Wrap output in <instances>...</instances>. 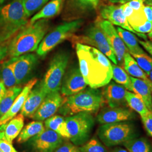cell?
<instances>
[{
    "label": "cell",
    "mask_w": 152,
    "mask_h": 152,
    "mask_svg": "<svg viewBox=\"0 0 152 152\" xmlns=\"http://www.w3.org/2000/svg\"><path fill=\"white\" fill-rule=\"evenodd\" d=\"M76 53L80 69L89 87H103L112 79V66L108 58L91 46L77 44Z\"/></svg>",
    "instance_id": "1"
},
{
    "label": "cell",
    "mask_w": 152,
    "mask_h": 152,
    "mask_svg": "<svg viewBox=\"0 0 152 152\" xmlns=\"http://www.w3.org/2000/svg\"><path fill=\"white\" fill-rule=\"evenodd\" d=\"M49 21L41 19L26 24L10 41L7 54L11 58L27 54L37 50L49 29Z\"/></svg>",
    "instance_id": "2"
},
{
    "label": "cell",
    "mask_w": 152,
    "mask_h": 152,
    "mask_svg": "<svg viewBox=\"0 0 152 152\" xmlns=\"http://www.w3.org/2000/svg\"><path fill=\"white\" fill-rule=\"evenodd\" d=\"M105 101L102 92L98 88H88L65 98L58 110L59 113L69 117L82 112L96 113Z\"/></svg>",
    "instance_id": "3"
},
{
    "label": "cell",
    "mask_w": 152,
    "mask_h": 152,
    "mask_svg": "<svg viewBox=\"0 0 152 152\" xmlns=\"http://www.w3.org/2000/svg\"><path fill=\"white\" fill-rule=\"evenodd\" d=\"M23 0H12L0 7V44L12 38L28 24Z\"/></svg>",
    "instance_id": "4"
},
{
    "label": "cell",
    "mask_w": 152,
    "mask_h": 152,
    "mask_svg": "<svg viewBox=\"0 0 152 152\" xmlns=\"http://www.w3.org/2000/svg\"><path fill=\"white\" fill-rule=\"evenodd\" d=\"M69 140L76 146L86 143L91 135L95 118L91 113L82 112L65 117Z\"/></svg>",
    "instance_id": "5"
},
{
    "label": "cell",
    "mask_w": 152,
    "mask_h": 152,
    "mask_svg": "<svg viewBox=\"0 0 152 152\" xmlns=\"http://www.w3.org/2000/svg\"><path fill=\"white\" fill-rule=\"evenodd\" d=\"M98 135L107 147L123 144L137 136L134 125L127 121L102 125L98 129Z\"/></svg>",
    "instance_id": "6"
},
{
    "label": "cell",
    "mask_w": 152,
    "mask_h": 152,
    "mask_svg": "<svg viewBox=\"0 0 152 152\" xmlns=\"http://www.w3.org/2000/svg\"><path fill=\"white\" fill-rule=\"evenodd\" d=\"M83 24L82 19L66 22L55 28L44 37L37 49V54L44 56L65 39L72 38Z\"/></svg>",
    "instance_id": "7"
},
{
    "label": "cell",
    "mask_w": 152,
    "mask_h": 152,
    "mask_svg": "<svg viewBox=\"0 0 152 152\" xmlns=\"http://www.w3.org/2000/svg\"><path fill=\"white\" fill-rule=\"evenodd\" d=\"M69 55L65 52H59L51 61L44 79L41 81L44 91L48 94L59 91L68 63Z\"/></svg>",
    "instance_id": "8"
},
{
    "label": "cell",
    "mask_w": 152,
    "mask_h": 152,
    "mask_svg": "<svg viewBox=\"0 0 152 152\" xmlns=\"http://www.w3.org/2000/svg\"><path fill=\"white\" fill-rule=\"evenodd\" d=\"M72 42L75 44H81L91 46L99 50L111 60L113 63L117 65L118 61L108 41L103 30L98 23L87 29L85 34L82 36H73Z\"/></svg>",
    "instance_id": "9"
},
{
    "label": "cell",
    "mask_w": 152,
    "mask_h": 152,
    "mask_svg": "<svg viewBox=\"0 0 152 152\" xmlns=\"http://www.w3.org/2000/svg\"><path fill=\"white\" fill-rule=\"evenodd\" d=\"M10 60L17 85H23L29 81L38 62L37 56L33 54H26L12 57Z\"/></svg>",
    "instance_id": "10"
},
{
    "label": "cell",
    "mask_w": 152,
    "mask_h": 152,
    "mask_svg": "<svg viewBox=\"0 0 152 152\" xmlns=\"http://www.w3.org/2000/svg\"><path fill=\"white\" fill-rule=\"evenodd\" d=\"M64 139L54 131L45 128L38 135L31 138L28 143L35 152H54Z\"/></svg>",
    "instance_id": "11"
},
{
    "label": "cell",
    "mask_w": 152,
    "mask_h": 152,
    "mask_svg": "<svg viewBox=\"0 0 152 152\" xmlns=\"http://www.w3.org/2000/svg\"><path fill=\"white\" fill-rule=\"evenodd\" d=\"M97 23L103 30L108 41L113 53L116 56L118 63L123 64L125 55L129 53L125 43L118 34L114 26L108 20H99Z\"/></svg>",
    "instance_id": "12"
},
{
    "label": "cell",
    "mask_w": 152,
    "mask_h": 152,
    "mask_svg": "<svg viewBox=\"0 0 152 152\" xmlns=\"http://www.w3.org/2000/svg\"><path fill=\"white\" fill-rule=\"evenodd\" d=\"M100 14L102 18L111 23L113 25L119 26L127 30L141 38H143L145 41H147V36L145 34L136 32L131 28L124 14L121 5L104 6L100 9Z\"/></svg>",
    "instance_id": "13"
},
{
    "label": "cell",
    "mask_w": 152,
    "mask_h": 152,
    "mask_svg": "<svg viewBox=\"0 0 152 152\" xmlns=\"http://www.w3.org/2000/svg\"><path fill=\"white\" fill-rule=\"evenodd\" d=\"M63 98L59 91L48 94L32 117L34 121H42L55 115L64 103Z\"/></svg>",
    "instance_id": "14"
},
{
    "label": "cell",
    "mask_w": 152,
    "mask_h": 152,
    "mask_svg": "<svg viewBox=\"0 0 152 152\" xmlns=\"http://www.w3.org/2000/svg\"><path fill=\"white\" fill-rule=\"evenodd\" d=\"M135 117L131 109L127 107H106L98 113L96 121L101 125L128 121Z\"/></svg>",
    "instance_id": "15"
},
{
    "label": "cell",
    "mask_w": 152,
    "mask_h": 152,
    "mask_svg": "<svg viewBox=\"0 0 152 152\" xmlns=\"http://www.w3.org/2000/svg\"><path fill=\"white\" fill-rule=\"evenodd\" d=\"M87 86L80 69L75 67L69 71L63 79L61 92L65 96H69L81 91Z\"/></svg>",
    "instance_id": "16"
},
{
    "label": "cell",
    "mask_w": 152,
    "mask_h": 152,
    "mask_svg": "<svg viewBox=\"0 0 152 152\" xmlns=\"http://www.w3.org/2000/svg\"><path fill=\"white\" fill-rule=\"evenodd\" d=\"M127 90L123 86L110 82L105 86L102 92L104 101L110 107H127L126 94Z\"/></svg>",
    "instance_id": "17"
},
{
    "label": "cell",
    "mask_w": 152,
    "mask_h": 152,
    "mask_svg": "<svg viewBox=\"0 0 152 152\" xmlns=\"http://www.w3.org/2000/svg\"><path fill=\"white\" fill-rule=\"evenodd\" d=\"M47 94L44 91L41 82L35 85L30 91L21 109V114L24 117L32 118L40 105L42 103Z\"/></svg>",
    "instance_id": "18"
},
{
    "label": "cell",
    "mask_w": 152,
    "mask_h": 152,
    "mask_svg": "<svg viewBox=\"0 0 152 152\" xmlns=\"http://www.w3.org/2000/svg\"><path fill=\"white\" fill-rule=\"evenodd\" d=\"M37 79L33 78L28 82L26 84L25 86L23 88L22 91L16 97L11 108L5 115H4L0 118V126L8 122L10 120L16 116L17 114L21 110L23 104L27 98L29 92L37 83Z\"/></svg>",
    "instance_id": "19"
},
{
    "label": "cell",
    "mask_w": 152,
    "mask_h": 152,
    "mask_svg": "<svg viewBox=\"0 0 152 152\" xmlns=\"http://www.w3.org/2000/svg\"><path fill=\"white\" fill-rule=\"evenodd\" d=\"M133 92L141 98L147 108L152 113V95L147 82L142 79L130 76Z\"/></svg>",
    "instance_id": "20"
},
{
    "label": "cell",
    "mask_w": 152,
    "mask_h": 152,
    "mask_svg": "<svg viewBox=\"0 0 152 152\" xmlns=\"http://www.w3.org/2000/svg\"><path fill=\"white\" fill-rule=\"evenodd\" d=\"M64 0H52L44 6L40 11L34 15L31 19L29 23L41 19H47L58 15L62 8Z\"/></svg>",
    "instance_id": "21"
},
{
    "label": "cell",
    "mask_w": 152,
    "mask_h": 152,
    "mask_svg": "<svg viewBox=\"0 0 152 152\" xmlns=\"http://www.w3.org/2000/svg\"><path fill=\"white\" fill-rule=\"evenodd\" d=\"M24 125V116L20 114L16 115L6 124L5 135L7 141L12 143L19 136Z\"/></svg>",
    "instance_id": "22"
},
{
    "label": "cell",
    "mask_w": 152,
    "mask_h": 152,
    "mask_svg": "<svg viewBox=\"0 0 152 152\" xmlns=\"http://www.w3.org/2000/svg\"><path fill=\"white\" fill-rule=\"evenodd\" d=\"M116 29L130 54H140L145 53L140 46L139 41L133 33L121 27H117Z\"/></svg>",
    "instance_id": "23"
},
{
    "label": "cell",
    "mask_w": 152,
    "mask_h": 152,
    "mask_svg": "<svg viewBox=\"0 0 152 152\" xmlns=\"http://www.w3.org/2000/svg\"><path fill=\"white\" fill-rule=\"evenodd\" d=\"M45 128L54 131L64 139H69L65 118L59 115H54L45 121Z\"/></svg>",
    "instance_id": "24"
},
{
    "label": "cell",
    "mask_w": 152,
    "mask_h": 152,
    "mask_svg": "<svg viewBox=\"0 0 152 152\" xmlns=\"http://www.w3.org/2000/svg\"><path fill=\"white\" fill-rule=\"evenodd\" d=\"M42 121H34L26 125L21 131L18 137L17 142L22 144L28 141L31 138L41 133L45 130Z\"/></svg>",
    "instance_id": "25"
},
{
    "label": "cell",
    "mask_w": 152,
    "mask_h": 152,
    "mask_svg": "<svg viewBox=\"0 0 152 152\" xmlns=\"http://www.w3.org/2000/svg\"><path fill=\"white\" fill-rule=\"evenodd\" d=\"M123 63L125 71L131 77L142 79L144 81L149 78L147 74L141 69L136 60L129 53H127L125 55Z\"/></svg>",
    "instance_id": "26"
},
{
    "label": "cell",
    "mask_w": 152,
    "mask_h": 152,
    "mask_svg": "<svg viewBox=\"0 0 152 152\" xmlns=\"http://www.w3.org/2000/svg\"><path fill=\"white\" fill-rule=\"evenodd\" d=\"M21 86L16 85L6 90L5 94L0 100V118L8 112L16 97L22 91Z\"/></svg>",
    "instance_id": "27"
},
{
    "label": "cell",
    "mask_w": 152,
    "mask_h": 152,
    "mask_svg": "<svg viewBox=\"0 0 152 152\" xmlns=\"http://www.w3.org/2000/svg\"><path fill=\"white\" fill-rule=\"evenodd\" d=\"M0 80L7 89L18 85L10 59L0 66Z\"/></svg>",
    "instance_id": "28"
},
{
    "label": "cell",
    "mask_w": 152,
    "mask_h": 152,
    "mask_svg": "<svg viewBox=\"0 0 152 152\" xmlns=\"http://www.w3.org/2000/svg\"><path fill=\"white\" fill-rule=\"evenodd\" d=\"M126 100L127 105L139 114L140 117L145 115L149 112L141 98L134 92L127 91L126 94Z\"/></svg>",
    "instance_id": "29"
},
{
    "label": "cell",
    "mask_w": 152,
    "mask_h": 152,
    "mask_svg": "<svg viewBox=\"0 0 152 152\" xmlns=\"http://www.w3.org/2000/svg\"><path fill=\"white\" fill-rule=\"evenodd\" d=\"M129 152H152V147L143 137L132 138L122 144Z\"/></svg>",
    "instance_id": "30"
},
{
    "label": "cell",
    "mask_w": 152,
    "mask_h": 152,
    "mask_svg": "<svg viewBox=\"0 0 152 152\" xmlns=\"http://www.w3.org/2000/svg\"><path fill=\"white\" fill-rule=\"evenodd\" d=\"M112 78L114 81L131 92H133L132 85L131 81L130 76L125 70L117 65L112 64Z\"/></svg>",
    "instance_id": "31"
},
{
    "label": "cell",
    "mask_w": 152,
    "mask_h": 152,
    "mask_svg": "<svg viewBox=\"0 0 152 152\" xmlns=\"http://www.w3.org/2000/svg\"><path fill=\"white\" fill-rule=\"evenodd\" d=\"M81 152H109L106 146L96 137H92L79 148Z\"/></svg>",
    "instance_id": "32"
},
{
    "label": "cell",
    "mask_w": 152,
    "mask_h": 152,
    "mask_svg": "<svg viewBox=\"0 0 152 152\" xmlns=\"http://www.w3.org/2000/svg\"><path fill=\"white\" fill-rule=\"evenodd\" d=\"M49 0H23V6L28 18L32 16Z\"/></svg>",
    "instance_id": "33"
},
{
    "label": "cell",
    "mask_w": 152,
    "mask_h": 152,
    "mask_svg": "<svg viewBox=\"0 0 152 152\" xmlns=\"http://www.w3.org/2000/svg\"><path fill=\"white\" fill-rule=\"evenodd\" d=\"M135 59L138 65L146 74L152 71V57L146 53L140 54H131Z\"/></svg>",
    "instance_id": "34"
},
{
    "label": "cell",
    "mask_w": 152,
    "mask_h": 152,
    "mask_svg": "<svg viewBox=\"0 0 152 152\" xmlns=\"http://www.w3.org/2000/svg\"><path fill=\"white\" fill-rule=\"evenodd\" d=\"M142 9L139 11L134 10L132 15L127 19L131 28L142 25L147 21V18Z\"/></svg>",
    "instance_id": "35"
},
{
    "label": "cell",
    "mask_w": 152,
    "mask_h": 152,
    "mask_svg": "<svg viewBox=\"0 0 152 152\" xmlns=\"http://www.w3.org/2000/svg\"><path fill=\"white\" fill-rule=\"evenodd\" d=\"M54 152H81L78 146L70 141H64Z\"/></svg>",
    "instance_id": "36"
},
{
    "label": "cell",
    "mask_w": 152,
    "mask_h": 152,
    "mask_svg": "<svg viewBox=\"0 0 152 152\" xmlns=\"http://www.w3.org/2000/svg\"><path fill=\"white\" fill-rule=\"evenodd\" d=\"M141 121L148 134L152 137V113L149 112L145 115L141 117Z\"/></svg>",
    "instance_id": "37"
},
{
    "label": "cell",
    "mask_w": 152,
    "mask_h": 152,
    "mask_svg": "<svg viewBox=\"0 0 152 152\" xmlns=\"http://www.w3.org/2000/svg\"><path fill=\"white\" fill-rule=\"evenodd\" d=\"M132 28L136 31V32L140 33H150L152 30V22H149L147 20L143 24L132 27Z\"/></svg>",
    "instance_id": "38"
},
{
    "label": "cell",
    "mask_w": 152,
    "mask_h": 152,
    "mask_svg": "<svg viewBox=\"0 0 152 152\" xmlns=\"http://www.w3.org/2000/svg\"><path fill=\"white\" fill-rule=\"evenodd\" d=\"M0 150L2 152H15L16 150L12 143L7 141L6 138L0 139Z\"/></svg>",
    "instance_id": "39"
},
{
    "label": "cell",
    "mask_w": 152,
    "mask_h": 152,
    "mask_svg": "<svg viewBox=\"0 0 152 152\" xmlns=\"http://www.w3.org/2000/svg\"><path fill=\"white\" fill-rule=\"evenodd\" d=\"M77 1L83 7L94 9L98 6L99 0H77Z\"/></svg>",
    "instance_id": "40"
},
{
    "label": "cell",
    "mask_w": 152,
    "mask_h": 152,
    "mask_svg": "<svg viewBox=\"0 0 152 152\" xmlns=\"http://www.w3.org/2000/svg\"><path fill=\"white\" fill-rule=\"evenodd\" d=\"M127 4L135 11L140 10L143 8V6L144 5L143 0H131L127 2Z\"/></svg>",
    "instance_id": "41"
},
{
    "label": "cell",
    "mask_w": 152,
    "mask_h": 152,
    "mask_svg": "<svg viewBox=\"0 0 152 152\" xmlns=\"http://www.w3.org/2000/svg\"><path fill=\"white\" fill-rule=\"evenodd\" d=\"M143 11L146 16L147 20L149 22H152V6L144 5Z\"/></svg>",
    "instance_id": "42"
},
{
    "label": "cell",
    "mask_w": 152,
    "mask_h": 152,
    "mask_svg": "<svg viewBox=\"0 0 152 152\" xmlns=\"http://www.w3.org/2000/svg\"><path fill=\"white\" fill-rule=\"evenodd\" d=\"M122 7V9H123V12H124V14L125 15V16L126 17V18H129L130 16L132 15V14L134 13V9L131 7L130 6L128 5L127 3L124 4L123 5H121Z\"/></svg>",
    "instance_id": "43"
},
{
    "label": "cell",
    "mask_w": 152,
    "mask_h": 152,
    "mask_svg": "<svg viewBox=\"0 0 152 152\" xmlns=\"http://www.w3.org/2000/svg\"><path fill=\"white\" fill-rule=\"evenodd\" d=\"M139 42L152 56V41L139 40Z\"/></svg>",
    "instance_id": "44"
},
{
    "label": "cell",
    "mask_w": 152,
    "mask_h": 152,
    "mask_svg": "<svg viewBox=\"0 0 152 152\" xmlns=\"http://www.w3.org/2000/svg\"><path fill=\"white\" fill-rule=\"evenodd\" d=\"M7 55V49L6 46H4L0 44V61L3 60Z\"/></svg>",
    "instance_id": "45"
},
{
    "label": "cell",
    "mask_w": 152,
    "mask_h": 152,
    "mask_svg": "<svg viewBox=\"0 0 152 152\" xmlns=\"http://www.w3.org/2000/svg\"><path fill=\"white\" fill-rule=\"evenodd\" d=\"M6 91V88L4 83L0 80V100L4 97Z\"/></svg>",
    "instance_id": "46"
},
{
    "label": "cell",
    "mask_w": 152,
    "mask_h": 152,
    "mask_svg": "<svg viewBox=\"0 0 152 152\" xmlns=\"http://www.w3.org/2000/svg\"><path fill=\"white\" fill-rule=\"evenodd\" d=\"M109 1V2H111L112 4H124L131 0H107Z\"/></svg>",
    "instance_id": "47"
},
{
    "label": "cell",
    "mask_w": 152,
    "mask_h": 152,
    "mask_svg": "<svg viewBox=\"0 0 152 152\" xmlns=\"http://www.w3.org/2000/svg\"><path fill=\"white\" fill-rule=\"evenodd\" d=\"M110 152H129L126 149L121 148V147H117L113 148Z\"/></svg>",
    "instance_id": "48"
},
{
    "label": "cell",
    "mask_w": 152,
    "mask_h": 152,
    "mask_svg": "<svg viewBox=\"0 0 152 152\" xmlns=\"http://www.w3.org/2000/svg\"><path fill=\"white\" fill-rule=\"evenodd\" d=\"M144 1V4L145 5L152 6V0H143Z\"/></svg>",
    "instance_id": "49"
},
{
    "label": "cell",
    "mask_w": 152,
    "mask_h": 152,
    "mask_svg": "<svg viewBox=\"0 0 152 152\" xmlns=\"http://www.w3.org/2000/svg\"><path fill=\"white\" fill-rule=\"evenodd\" d=\"M145 81L147 82V83L148 84V85H149V86L150 87V89H151V92H152V82L150 80V79L149 78H148L147 80H146Z\"/></svg>",
    "instance_id": "50"
},
{
    "label": "cell",
    "mask_w": 152,
    "mask_h": 152,
    "mask_svg": "<svg viewBox=\"0 0 152 152\" xmlns=\"http://www.w3.org/2000/svg\"><path fill=\"white\" fill-rule=\"evenodd\" d=\"M148 77H149L148 78L150 79V80L152 82V71H151L148 75H147Z\"/></svg>",
    "instance_id": "51"
},
{
    "label": "cell",
    "mask_w": 152,
    "mask_h": 152,
    "mask_svg": "<svg viewBox=\"0 0 152 152\" xmlns=\"http://www.w3.org/2000/svg\"><path fill=\"white\" fill-rule=\"evenodd\" d=\"M149 37L151 38L152 37V31H151V32L149 33Z\"/></svg>",
    "instance_id": "52"
},
{
    "label": "cell",
    "mask_w": 152,
    "mask_h": 152,
    "mask_svg": "<svg viewBox=\"0 0 152 152\" xmlns=\"http://www.w3.org/2000/svg\"><path fill=\"white\" fill-rule=\"evenodd\" d=\"M5 1H6V0H0V5L2 4Z\"/></svg>",
    "instance_id": "53"
},
{
    "label": "cell",
    "mask_w": 152,
    "mask_h": 152,
    "mask_svg": "<svg viewBox=\"0 0 152 152\" xmlns=\"http://www.w3.org/2000/svg\"><path fill=\"white\" fill-rule=\"evenodd\" d=\"M0 152H2V151H1V150H0Z\"/></svg>",
    "instance_id": "54"
},
{
    "label": "cell",
    "mask_w": 152,
    "mask_h": 152,
    "mask_svg": "<svg viewBox=\"0 0 152 152\" xmlns=\"http://www.w3.org/2000/svg\"><path fill=\"white\" fill-rule=\"evenodd\" d=\"M15 152H16V151H15Z\"/></svg>",
    "instance_id": "55"
},
{
    "label": "cell",
    "mask_w": 152,
    "mask_h": 152,
    "mask_svg": "<svg viewBox=\"0 0 152 152\" xmlns=\"http://www.w3.org/2000/svg\"></svg>",
    "instance_id": "56"
}]
</instances>
